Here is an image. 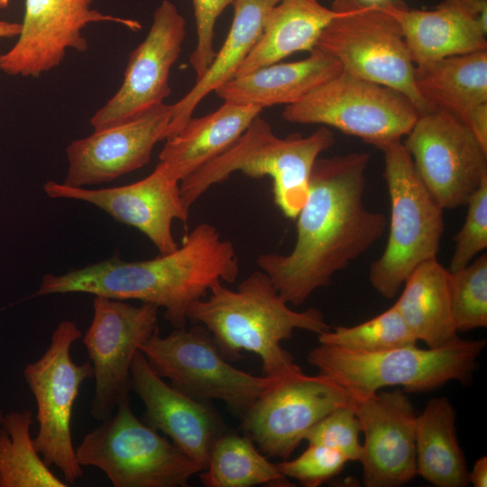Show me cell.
Wrapping results in <instances>:
<instances>
[{
	"label": "cell",
	"mask_w": 487,
	"mask_h": 487,
	"mask_svg": "<svg viewBox=\"0 0 487 487\" xmlns=\"http://www.w3.org/2000/svg\"><path fill=\"white\" fill-rule=\"evenodd\" d=\"M318 341L368 353L414 345L418 342L395 305L360 324L328 329L318 335Z\"/></svg>",
	"instance_id": "obj_31"
},
{
	"label": "cell",
	"mask_w": 487,
	"mask_h": 487,
	"mask_svg": "<svg viewBox=\"0 0 487 487\" xmlns=\"http://www.w3.org/2000/svg\"><path fill=\"white\" fill-rule=\"evenodd\" d=\"M403 287L394 305L418 341L436 348L458 337L451 308L450 271L436 258L419 264Z\"/></svg>",
	"instance_id": "obj_27"
},
{
	"label": "cell",
	"mask_w": 487,
	"mask_h": 487,
	"mask_svg": "<svg viewBox=\"0 0 487 487\" xmlns=\"http://www.w3.org/2000/svg\"><path fill=\"white\" fill-rule=\"evenodd\" d=\"M132 391L142 401V421L163 433L204 470L224 425L207 401L194 399L166 383L138 351L131 368Z\"/></svg>",
	"instance_id": "obj_20"
},
{
	"label": "cell",
	"mask_w": 487,
	"mask_h": 487,
	"mask_svg": "<svg viewBox=\"0 0 487 487\" xmlns=\"http://www.w3.org/2000/svg\"><path fill=\"white\" fill-rule=\"evenodd\" d=\"M339 14L319 0H280L268 12L262 35L235 77L280 62L296 51H311L326 26Z\"/></svg>",
	"instance_id": "obj_25"
},
{
	"label": "cell",
	"mask_w": 487,
	"mask_h": 487,
	"mask_svg": "<svg viewBox=\"0 0 487 487\" xmlns=\"http://www.w3.org/2000/svg\"><path fill=\"white\" fill-rule=\"evenodd\" d=\"M79 464L101 470L114 487H184L202 467L164 435L140 420L130 400L75 447Z\"/></svg>",
	"instance_id": "obj_7"
},
{
	"label": "cell",
	"mask_w": 487,
	"mask_h": 487,
	"mask_svg": "<svg viewBox=\"0 0 487 487\" xmlns=\"http://www.w3.org/2000/svg\"><path fill=\"white\" fill-rule=\"evenodd\" d=\"M379 150L384 157L391 215L386 246L372 263L369 280L381 297L391 299L419 264L436 258L444 208L421 180L401 141Z\"/></svg>",
	"instance_id": "obj_6"
},
{
	"label": "cell",
	"mask_w": 487,
	"mask_h": 487,
	"mask_svg": "<svg viewBox=\"0 0 487 487\" xmlns=\"http://www.w3.org/2000/svg\"><path fill=\"white\" fill-rule=\"evenodd\" d=\"M200 479L207 487L293 486L247 436L225 432L215 440Z\"/></svg>",
	"instance_id": "obj_29"
},
{
	"label": "cell",
	"mask_w": 487,
	"mask_h": 487,
	"mask_svg": "<svg viewBox=\"0 0 487 487\" xmlns=\"http://www.w3.org/2000/svg\"><path fill=\"white\" fill-rule=\"evenodd\" d=\"M334 142L326 126L308 136L280 138L258 115L229 149L180 181L182 199L190 207L213 185L240 171L253 179L269 177L275 204L285 216L296 218L307 199L315 161Z\"/></svg>",
	"instance_id": "obj_4"
},
{
	"label": "cell",
	"mask_w": 487,
	"mask_h": 487,
	"mask_svg": "<svg viewBox=\"0 0 487 487\" xmlns=\"http://www.w3.org/2000/svg\"><path fill=\"white\" fill-rule=\"evenodd\" d=\"M234 2V0H192L198 41L189 62L195 71L196 80L205 74L215 58L214 38L216 21Z\"/></svg>",
	"instance_id": "obj_36"
},
{
	"label": "cell",
	"mask_w": 487,
	"mask_h": 487,
	"mask_svg": "<svg viewBox=\"0 0 487 487\" xmlns=\"http://www.w3.org/2000/svg\"><path fill=\"white\" fill-rule=\"evenodd\" d=\"M29 409L10 411L0 421V487H67L44 462L31 436Z\"/></svg>",
	"instance_id": "obj_30"
},
{
	"label": "cell",
	"mask_w": 487,
	"mask_h": 487,
	"mask_svg": "<svg viewBox=\"0 0 487 487\" xmlns=\"http://www.w3.org/2000/svg\"><path fill=\"white\" fill-rule=\"evenodd\" d=\"M366 2V4H381L389 0H363Z\"/></svg>",
	"instance_id": "obj_39"
},
{
	"label": "cell",
	"mask_w": 487,
	"mask_h": 487,
	"mask_svg": "<svg viewBox=\"0 0 487 487\" xmlns=\"http://www.w3.org/2000/svg\"><path fill=\"white\" fill-rule=\"evenodd\" d=\"M42 189L51 198L96 206L116 221L142 232L161 254L179 247L172 233L173 222L186 224L189 216V207L181 197L180 181L161 161L147 177L127 185L87 188L50 180Z\"/></svg>",
	"instance_id": "obj_16"
},
{
	"label": "cell",
	"mask_w": 487,
	"mask_h": 487,
	"mask_svg": "<svg viewBox=\"0 0 487 487\" xmlns=\"http://www.w3.org/2000/svg\"><path fill=\"white\" fill-rule=\"evenodd\" d=\"M455 420V409L445 396L429 400L416 418L417 475L436 487L468 484V468L458 443Z\"/></svg>",
	"instance_id": "obj_28"
},
{
	"label": "cell",
	"mask_w": 487,
	"mask_h": 487,
	"mask_svg": "<svg viewBox=\"0 0 487 487\" xmlns=\"http://www.w3.org/2000/svg\"><path fill=\"white\" fill-rule=\"evenodd\" d=\"M262 111L260 106L224 101L216 111L191 117L177 134L166 139L160 161L182 181L229 149Z\"/></svg>",
	"instance_id": "obj_23"
},
{
	"label": "cell",
	"mask_w": 487,
	"mask_h": 487,
	"mask_svg": "<svg viewBox=\"0 0 487 487\" xmlns=\"http://www.w3.org/2000/svg\"><path fill=\"white\" fill-rule=\"evenodd\" d=\"M352 394L334 378L300 367L279 377L242 417V429L267 456L288 459L308 430L334 409L353 406Z\"/></svg>",
	"instance_id": "obj_12"
},
{
	"label": "cell",
	"mask_w": 487,
	"mask_h": 487,
	"mask_svg": "<svg viewBox=\"0 0 487 487\" xmlns=\"http://www.w3.org/2000/svg\"><path fill=\"white\" fill-rule=\"evenodd\" d=\"M349 461L340 452L320 445L308 444L298 457L277 463L281 473L305 487H318L337 475Z\"/></svg>",
	"instance_id": "obj_35"
},
{
	"label": "cell",
	"mask_w": 487,
	"mask_h": 487,
	"mask_svg": "<svg viewBox=\"0 0 487 487\" xmlns=\"http://www.w3.org/2000/svg\"><path fill=\"white\" fill-rule=\"evenodd\" d=\"M3 416H4V414H3V411H2L1 407H0V421H1L2 418H3Z\"/></svg>",
	"instance_id": "obj_41"
},
{
	"label": "cell",
	"mask_w": 487,
	"mask_h": 487,
	"mask_svg": "<svg viewBox=\"0 0 487 487\" xmlns=\"http://www.w3.org/2000/svg\"><path fill=\"white\" fill-rule=\"evenodd\" d=\"M280 0H234V17L227 36L215 58L193 87L171 105L170 136L177 134L192 117L198 105L211 92L235 77L259 41L266 15ZM168 139V138H167Z\"/></svg>",
	"instance_id": "obj_24"
},
{
	"label": "cell",
	"mask_w": 487,
	"mask_h": 487,
	"mask_svg": "<svg viewBox=\"0 0 487 487\" xmlns=\"http://www.w3.org/2000/svg\"><path fill=\"white\" fill-rule=\"evenodd\" d=\"M93 310L92 322L82 342L94 369L90 414L101 421L121 403L130 400L133 358L141 346L159 332V308L95 296Z\"/></svg>",
	"instance_id": "obj_13"
},
{
	"label": "cell",
	"mask_w": 487,
	"mask_h": 487,
	"mask_svg": "<svg viewBox=\"0 0 487 487\" xmlns=\"http://www.w3.org/2000/svg\"><path fill=\"white\" fill-rule=\"evenodd\" d=\"M467 482L473 487L487 486V456L477 459L471 471L467 473Z\"/></svg>",
	"instance_id": "obj_37"
},
{
	"label": "cell",
	"mask_w": 487,
	"mask_h": 487,
	"mask_svg": "<svg viewBox=\"0 0 487 487\" xmlns=\"http://www.w3.org/2000/svg\"><path fill=\"white\" fill-rule=\"evenodd\" d=\"M418 112L402 93L342 72L285 106L290 123L336 128L380 148L400 141L413 127Z\"/></svg>",
	"instance_id": "obj_10"
},
{
	"label": "cell",
	"mask_w": 487,
	"mask_h": 487,
	"mask_svg": "<svg viewBox=\"0 0 487 487\" xmlns=\"http://www.w3.org/2000/svg\"><path fill=\"white\" fill-rule=\"evenodd\" d=\"M239 271L234 244L222 239L215 226L201 223L171 253L137 262L111 257L60 275L47 273L36 294L137 299L164 308L166 319L180 328L192 303L207 297L218 281L234 282Z\"/></svg>",
	"instance_id": "obj_2"
},
{
	"label": "cell",
	"mask_w": 487,
	"mask_h": 487,
	"mask_svg": "<svg viewBox=\"0 0 487 487\" xmlns=\"http://www.w3.org/2000/svg\"><path fill=\"white\" fill-rule=\"evenodd\" d=\"M485 346V339L459 336L436 348L414 345L374 353L320 344L309 352L308 361L354 398L394 386L404 391L426 392L452 381H471Z\"/></svg>",
	"instance_id": "obj_5"
},
{
	"label": "cell",
	"mask_w": 487,
	"mask_h": 487,
	"mask_svg": "<svg viewBox=\"0 0 487 487\" xmlns=\"http://www.w3.org/2000/svg\"><path fill=\"white\" fill-rule=\"evenodd\" d=\"M403 144L421 180L444 209L466 205L487 178V150L446 111L419 115Z\"/></svg>",
	"instance_id": "obj_14"
},
{
	"label": "cell",
	"mask_w": 487,
	"mask_h": 487,
	"mask_svg": "<svg viewBox=\"0 0 487 487\" xmlns=\"http://www.w3.org/2000/svg\"><path fill=\"white\" fill-rule=\"evenodd\" d=\"M379 5L400 24L415 65L487 50V0H443L433 10Z\"/></svg>",
	"instance_id": "obj_21"
},
{
	"label": "cell",
	"mask_w": 487,
	"mask_h": 487,
	"mask_svg": "<svg viewBox=\"0 0 487 487\" xmlns=\"http://www.w3.org/2000/svg\"><path fill=\"white\" fill-rule=\"evenodd\" d=\"M81 336L75 321L60 322L43 354L23 369L37 406L39 429L34 446L49 466L55 465L62 473L68 483L83 476L72 442L71 418L80 386L94 377L89 362L77 364L71 358L72 345Z\"/></svg>",
	"instance_id": "obj_11"
},
{
	"label": "cell",
	"mask_w": 487,
	"mask_h": 487,
	"mask_svg": "<svg viewBox=\"0 0 487 487\" xmlns=\"http://www.w3.org/2000/svg\"><path fill=\"white\" fill-rule=\"evenodd\" d=\"M10 0H0V8H6Z\"/></svg>",
	"instance_id": "obj_40"
},
{
	"label": "cell",
	"mask_w": 487,
	"mask_h": 487,
	"mask_svg": "<svg viewBox=\"0 0 487 487\" xmlns=\"http://www.w3.org/2000/svg\"><path fill=\"white\" fill-rule=\"evenodd\" d=\"M22 23L0 21V38H12L19 36Z\"/></svg>",
	"instance_id": "obj_38"
},
{
	"label": "cell",
	"mask_w": 487,
	"mask_h": 487,
	"mask_svg": "<svg viewBox=\"0 0 487 487\" xmlns=\"http://www.w3.org/2000/svg\"><path fill=\"white\" fill-rule=\"evenodd\" d=\"M364 436L360 463L366 487H398L417 476V414L400 389L354 398Z\"/></svg>",
	"instance_id": "obj_19"
},
{
	"label": "cell",
	"mask_w": 487,
	"mask_h": 487,
	"mask_svg": "<svg viewBox=\"0 0 487 487\" xmlns=\"http://www.w3.org/2000/svg\"><path fill=\"white\" fill-rule=\"evenodd\" d=\"M171 105L162 103L122 124L96 130L66 150L65 185L87 188L145 166L157 142L170 136Z\"/></svg>",
	"instance_id": "obj_18"
},
{
	"label": "cell",
	"mask_w": 487,
	"mask_h": 487,
	"mask_svg": "<svg viewBox=\"0 0 487 487\" xmlns=\"http://www.w3.org/2000/svg\"><path fill=\"white\" fill-rule=\"evenodd\" d=\"M94 0H25L22 31L15 44L0 54V70L9 76L40 77L58 67L69 49L87 50L83 29L90 23L113 22L132 30L136 21L91 8Z\"/></svg>",
	"instance_id": "obj_17"
},
{
	"label": "cell",
	"mask_w": 487,
	"mask_h": 487,
	"mask_svg": "<svg viewBox=\"0 0 487 487\" xmlns=\"http://www.w3.org/2000/svg\"><path fill=\"white\" fill-rule=\"evenodd\" d=\"M450 299L457 332L487 326V255L450 271Z\"/></svg>",
	"instance_id": "obj_32"
},
{
	"label": "cell",
	"mask_w": 487,
	"mask_h": 487,
	"mask_svg": "<svg viewBox=\"0 0 487 487\" xmlns=\"http://www.w3.org/2000/svg\"><path fill=\"white\" fill-rule=\"evenodd\" d=\"M364 152L318 158L299 211L296 241L287 254L263 253L256 263L287 301L302 305L334 275L370 250L387 227L384 214L365 207Z\"/></svg>",
	"instance_id": "obj_1"
},
{
	"label": "cell",
	"mask_w": 487,
	"mask_h": 487,
	"mask_svg": "<svg viewBox=\"0 0 487 487\" xmlns=\"http://www.w3.org/2000/svg\"><path fill=\"white\" fill-rule=\"evenodd\" d=\"M152 369L170 385L203 401H224L243 417L280 376H255L227 363L210 333L200 326L159 332L140 348Z\"/></svg>",
	"instance_id": "obj_9"
},
{
	"label": "cell",
	"mask_w": 487,
	"mask_h": 487,
	"mask_svg": "<svg viewBox=\"0 0 487 487\" xmlns=\"http://www.w3.org/2000/svg\"><path fill=\"white\" fill-rule=\"evenodd\" d=\"M188 320L212 335L223 356L236 359L242 351L258 355L264 374L271 377L299 367L281 346L296 329L317 335L330 329L318 309L290 308L261 270L248 275L236 289L223 281L212 285L207 297L191 304Z\"/></svg>",
	"instance_id": "obj_3"
},
{
	"label": "cell",
	"mask_w": 487,
	"mask_h": 487,
	"mask_svg": "<svg viewBox=\"0 0 487 487\" xmlns=\"http://www.w3.org/2000/svg\"><path fill=\"white\" fill-rule=\"evenodd\" d=\"M339 61L314 49L294 62L273 63L234 77L215 92L225 102L252 105L263 109L292 105L342 72Z\"/></svg>",
	"instance_id": "obj_22"
},
{
	"label": "cell",
	"mask_w": 487,
	"mask_h": 487,
	"mask_svg": "<svg viewBox=\"0 0 487 487\" xmlns=\"http://www.w3.org/2000/svg\"><path fill=\"white\" fill-rule=\"evenodd\" d=\"M332 6L339 14L315 48L336 59L344 72L402 93L418 115L434 110L416 87L415 64L398 22L379 4L335 0Z\"/></svg>",
	"instance_id": "obj_8"
},
{
	"label": "cell",
	"mask_w": 487,
	"mask_h": 487,
	"mask_svg": "<svg viewBox=\"0 0 487 487\" xmlns=\"http://www.w3.org/2000/svg\"><path fill=\"white\" fill-rule=\"evenodd\" d=\"M414 78L420 96L434 109L466 125L474 111L487 104V50L415 65Z\"/></svg>",
	"instance_id": "obj_26"
},
{
	"label": "cell",
	"mask_w": 487,
	"mask_h": 487,
	"mask_svg": "<svg viewBox=\"0 0 487 487\" xmlns=\"http://www.w3.org/2000/svg\"><path fill=\"white\" fill-rule=\"evenodd\" d=\"M186 33V19L174 3L162 0L147 36L129 55L121 87L90 119L94 131L122 124L164 103L171 93L170 74Z\"/></svg>",
	"instance_id": "obj_15"
},
{
	"label": "cell",
	"mask_w": 487,
	"mask_h": 487,
	"mask_svg": "<svg viewBox=\"0 0 487 487\" xmlns=\"http://www.w3.org/2000/svg\"><path fill=\"white\" fill-rule=\"evenodd\" d=\"M361 426L352 406L340 407L321 418L308 430L304 440L343 454L348 461L360 462L363 446Z\"/></svg>",
	"instance_id": "obj_33"
},
{
	"label": "cell",
	"mask_w": 487,
	"mask_h": 487,
	"mask_svg": "<svg viewBox=\"0 0 487 487\" xmlns=\"http://www.w3.org/2000/svg\"><path fill=\"white\" fill-rule=\"evenodd\" d=\"M465 220L455 234L449 271L469 264L487 248V178L470 197Z\"/></svg>",
	"instance_id": "obj_34"
}]
</instances>
